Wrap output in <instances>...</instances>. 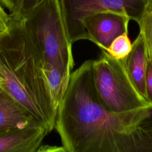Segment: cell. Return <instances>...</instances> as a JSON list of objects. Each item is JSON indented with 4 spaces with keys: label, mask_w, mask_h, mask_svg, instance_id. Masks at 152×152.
<instances>
[{
    "label": "cell",
    "mask_w": 152,
    "mask_h": 152,
    "mask_svg": "<svg viewBox=\"0 0 152 152\" xmlns=\"http://www.w3.org/2000/svg\"><path fill=\"white\" fill-rule=\"evenodd\" d=\"M132 44L128 33H124L115 38L106 51L112 57L122 59L130 52Z\"/></svg>",
    "instance_id": "11"
},
{
    "label": "cell",
    "mask_w": 152,
    "mask_h": 152,
    "mask_svg": "<svg viewBox=\"0 0 152 152\" xmlns=\"http://www.w3.org/2000/svg\"><path fill=\"white\" fill-rule=\"evenodd\" d=\"M148 59L144 37L140 32L132 44L130 52L122 61L131 81L145 99V73Z\"/></svg>",
    "instance_id": "7"
},
{
    "label": "cell",
    "mask_w": 152,
    "mask_h": 152,
    "mask_svg": "<svg viewBox=\"0 0 152 152\" xmlns=\"http://www.w3.org/2000/svg\"><path fill=\"white\" fill-rule=\"evenodd\" d=\"M43 72L55 108L58 109L68 87L71 70L45 64Z\"/></svg>",
    "instance_id": "9"
},
{
    "label": "cell",
    "mask_w": 152,
    "mask_h": 152,
    "mask_svg": "<svg viewBox=\"0 0 152 152\" xmlns=\"http://www.w3.org/2000/svg\"><path fill=\"white\" fill-rule=\"evenodd\" d=\"M142 34L149 59L152 62V0H149L137 22Z\"/></svg>",
    "instance_id": "10"
},
{
    "label": "cell",
    "mask_w": 152,
    "mask_h": 152,
    "mask_svg": "<svg viewBox=\"0 0 152 152\" xmlns=\"http://www.w3.org/2000/svg\"><path fill=\"white\" fill-rule=\"evenodd\" d=\"M130 18L117 12L104 11L83 18L81 24L86 31L88 40L101 50H106L113 40L124 33H128Z\"/></svg>",
    "instance_id": "5"
},
{
    "label": "cell",
    "mask_w": 152,
    "mask_h": 152,
    "mask_svg": "<svg viewBox=\"0 0 152 152\" xmlns=\"http://www.w3.org/2000/svg\"><path fill=\"white\" fill-rule=\"evenodd\" d=\"M10 15L0 3V32L5 30L8 26Z\"/></svg>",
    "instance_id": "15"
},
{
    "label": "cell",
    "mask_w": 152,
    "mask_h": 152,
    "mask_svg": "<svg viewBox=\"0 0 152 152\" xmlns=\"http://www.w3.org/2000/svg\"><path fill=\"white\" fill-rule=\"evenodd\" d=\"M37 152H56V151H64L66 152L64 148L58 146H54V145H41L39 148H38Z\"/></svg>",
    "instance_id": "16"
},
{
    "label": "cell",
    "mask_w": 152,
    "mask_h": 152,
    "mask_svg": "<svg viewBox=\"0 0 152 152\" xmlns=\"http://www.w3.org/2000/svg\"><path fill=\"white\" fill-rule=\"evenodd\" d=\"M45 64L72 71L74 58L64 0H45L23 18Z\"/></svg>",
    "instance_id": "2"
},
{
    "label": "cell",
    "mask_w": 152,
    "mask_h": 152,
    "mask_svg": "<svg viewBox=\"0 0 152 152\" xmlns=\"http://www.w3.org/2000/svg\"><path fill=\"white\" fill-rule=\"evenodd\" d=\"M49 133L43 125L0 131V152H36Z\"/></svg>",
    "instance_id": "6"
},
{
    "label": "cell",
    "mask_w": 152,
    "mask_h": 152,
    "mask_svg": "<svg viewBox=\"0 0 152 152\" xmlns=\"http://www.w3.org/2000/svg\"><path fill=\"white\" fill-rule=\"evenodd\" d=\"M45 0H22L19 16L23 18Z\"/></svg>",
    "instance_id": "14"
},
{
    "label": "cell",
    "mask_w": 152,
    "mask_h": 152,
    "mask_svg": "<svg viewBox=\"0 0 152 152\" xmlns=\"http://www.w3.org/2000/svg\"><path fill=\"white\" fill-rule=\"evenodd\" d=\"M72 43L87 40L81 20L88 15L104 11L121 14L138 22L149 0H64Z\"/></svg>",
    "instance_id": "4"
},
{
    "label": "cell",
    "mask_w": 152,
    "mask_h": 152,
    "mask_svg": "<svg viewBox=\"0 0 152 152\" xmlns=\"http://www.w3.org/2000/svg\"><path fill=\"white\" fill-rule=\"evenodd\" d=\"M45 61L21 17H11L0 32V87L23 105L50 133L57 110L43 72Z\"/></svg>",
    "instance_id": "1"
},
{
    "label": "cell",
    "mask_w": 152,
    "mask_h": 152,
    "mask_svg": "<svg viewBox=\"0 0 152 152\" xmlns=\"http://www.w3.org/2000/svg\"><path fill=\"white\" fill-rule=\"evenodd\" d=\"M22 0H0V3L11 17H18Z\"/></svg>",
    "instance_id": "12"
},
{
    "label": "cell",
    "mask_w": 152,
    "mask_h": 152,
    "mask_svg": "<svg viewBox=\"0 0 152 152\" xmlns=\"http://www.w3.org/2000/svg\"><path fill=\"white\" fill-rule=\"evenodd\" d=\"M42 125L18 101L0 87V131Z\"/></svg>",
    "instance_id": "8"
},
{
    "label": "cell",
    "mask_w": 152,
    "mask_h": 152,
    "mask_svg": "<svg viewBox=\"0 0 152 152\" xmlns=\"http://www.w3.org/2000/svg\"><path fill=\"white\" fill-rule=\"evenodd\" d=\"M146 99L152 104V62L148 59L145 73Z\"/></svg>",
    "instance_id": "13"
},
{
    "label": "cell",
    "mask_w": 152,
    "mask_h": 152,
    "mask_svg": "<svg viewBox=\"0 0 152 152\" xmlns=\"http://www.w3.org/2000/svg\"><path fill=\"white\" fill-rule=\"evenodd\" d=\"M101 50L99 57L93 60V76L97 95L103 106L112 112H124L150 105L131 81L122 59Z\"/></svg>",
    "instance_id": "3"
}]
</instances>
